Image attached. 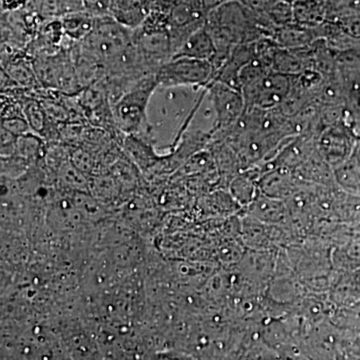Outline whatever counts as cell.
Returning a JSON list of instances; mask_svg holds the SVG:
<instances>
[{
	"label": "cell",
	"mask_w": 360,
	"mask_h": 360,
	"mask_svg": "<svg viewBox=\"0 0 360 360\" xmlns=\"http://www.w3.org/2000/svg\"><path fill=\"white\" fill-rule=\"evenodd\" d=\"M132 44L134 30L120 25L111 16L96 18L94 30L80 41L82 49L105 70Z\"/></svg>",
	"instance_id": "obj_3"
},
{
	"label": "cell",
	"mask_w": 360,
	"mask_h": 360,
	"mask_svg": "<svg viewBox=\"0 0 360 360\" xmlns=\"http://www.w3.org/2000/svg\"><path fill=\"white\" fill-rule=\"evenodd\" d=\"M283 200H274L260 193L257 198L248 205L250 212L257 215L258 219L269 220V221H278L283 219L285 207Z\"/></svg>",
	"instance_id": "obj_21"
},
{
	"label": "cell",
	"mask_w": 360,
	"mask_h": 360,
	"mask_svg": "<svg viewBox=\"0 0 360 360\" xmlns=\"http://www.w3.org/2000/svg\"><path fill=\"white\" fill-rule=\"evenodd\" d=\"M84 11L94 18L110 16L111 6L113 0H82Z\"/></svg>",
	"instance_id": "obj_24"
},
{
	"label": "cell",
	"mask_w": 360,
	"mask_h": 360,
	"mask_svg": "<svg viewBox=\"0 0 360 360\" xmlns=\"http://www.w3.org/2000/svg\"><path fill=\"white\" fill-rule=\"evenodd\" d=\"M1 127L11 132L14 136L20 137L21 135L30 134L32 131L27 120L25 117H13L8 120H1Z\"/></svg>",
	"instance_id": "obj_25"
},
{
	"label": "cell",
	"mask_w": 360,
	"mask_h": 360,
	"mask_svg": "<svg viewBox=\"0 0 360 360\" xmlns=\"http://www.w3.org/2000/svg\"><path fill=\"white\" fill-rule=\"evenodd\" d=\"M37 11L44 21L61 20L84 11L82 0H37Z\"/></svg>",
	"instance_id": "obj_18"
},
{
	"label": "cell",
	"mask_w": 360,
	"mask_h": 360,
	"mask_svg": "<svg viewBox=\"0 0 360 360\" xmlns=\"http://www.w3.org/2000/svg\"><path fill=\"white\" fill-rule=\"evenodd\" d=\"M150 360H195L189 355L180 354V352H158L150 357Z\"/></svg>",
	"instance_id": "obj_28"
},
{
	"label": "cell",
	"mask_w": 360,
	"mask_h": 360,
	"mask_svg": "<svg viewBox=\"0 0 360 360\" xmlns=\"http://www.w3.org/2000/svg\"><path fill=\"white\" fill-rule=\"evenodd\" d=\"M293 77L270 70L264 77L243 86L245 110H270L279 108L292 89Z\"/></svg>",
	"instance_id": "obj_5"
},
{
	"label": "cell",
	"mask_w": 360,
	"mask_h": 360,
	"mask_svg": "<svg viewBox=\"0 0 360 360\" xmlns=\"http://www.w3.org/2000/svg\"><path fill=\"white\" fill-rule=\"evenodd\" d=\"M200 1L205 13H208L213 9L217 8V7L224 6V4H229L231 1H236V0H200Z\"/></svg>",
	"instance_id": "obj_29"
},
{
	"label": "cell",
	"mask_w": 360,
	"mask_h": 360,
	"mask_svg": "<svg viewBox=\"0 0 360 360\" xmlns=\"http://www.w3.org/2000/svg\"><path fill=\"white\" fill-rule=\"evenodd\" d=\"M215 53L217 51H215L213 40L210 33L206 32L205 27H203L193 33L172 58L200 59V60H207L210 63L214 58Z\"/></svg>",
	"instance_id": "obj_16"
},
{
	"label": "cell",
	"mask_w": 360,
	"mask_h": 360,
	"mask_svg": "<svg viewBox=\"0 0 360 360\" xmlns=\"http://www.w3.org/2000/svg\"><path fill=\"white\" fill-rule=\"evenodd\" d=\"M30 0H1V13L22 11Z\"/></svg>",
	"instance_id": "obj_27"
},
{
	"label": "cell",
	"mask_w": 360,
	"mask_h": 360,
	"mask_svg": "<svg viewBox=\"0 0 360 360\" xmlns=\"http://www.w3.org/2000/svg\"><path fill=\"white\" fill-rule=\"evenodd\" d=\"M314 59L311 45L300 49L279 47L271 66L272 70L291 77H295L309 70H314Z\"/></svg>",
	"instance_id": "obj_11"
},
{
	"label": "cell",
	"mask_w": 360,
	"mask_h": 360,
	"mask_svg": "<svg viewBox=\"0 0 360 360\" xmlns=\"http://www.w3.org/2000/svg\"><path fill=\"white\" fill-rule=\"evenodd\" d=\"M253 13L264 15L276 0H238Z\"/></svg>",
	"instance_id": "obj_26"
},
{
	"label": "cell",
	"mask_w": 360,
	"mask_h": 360,
	"mask_svg": "<svg viewBox=\"0 0 360 360\" xmlns=\"http://www.w3.org/2000/svg\"><path fill=\"white\" fill-rule=\"evenodd\" d=\"M260 16L266 18L276 28L283 27V26L295 23L292 4L283 1V0H276L269 7V11L264 15Z\"/></svg>",
	"instance_id": "obj_23"
},
{
	"label": "cell",
	"mask_w": 360,
	"mask_h": 360,
	"mask_svg": "<svg viewBox=\"0 0 360 360\" xmlns=\"http://www.w3.org/2000/svg\"><path fill=\"white\" fill-rule=\"evenodd\" d=\"M316 148L319 155L330 167H336L347 155V135L338 125H331L322 130L316 137Z\"/></svg>",
	"instance_id": "obj_12"
},
{
	"label": "cell",
	"mask_w": 360,
	"mask_h": 360,
	"mask_svg": "<svg viewBox=\"0 0 360 360\" xmlns=\"http://www.w3.org/2000/svg\"><path fill=\"white\" fill-rule=\"evenodd\" d=\"M292 7L296 25L315 28L328 21L329 6L326 0H296Z\"/></svg>",
	"instance_id": "obj_14"
},
{
	"label": "cell",
	"mask_w": 360,
	"mask_h": 360,
	"mask_svg": "<svg viewBox=\"0 0 360 360\" xmlns=\"http://www.w3.org/2000/svg\"><path fill=\"white\" fill-rule=\"evenodd\" d=\"M158 87L156 75L143 78L112 104L113 117L120 131L125 135H139L153 142L148 110Z\"/></svg>",
	"instance_id": "obj_2"
},
{
	"label": "cell",
	"mask_w": 360,
	"mask_h": 360,
	"mask_svg": "<svg viewBox=\"0 0 360 360\" xmlns=\"http://www.w3.org/2000/svg\"><path fill=\"white\" fill-rule=\"evenodd\" d=\"M272 39L281 49H300L310 46L319 39L317 27L310 28L296 23L276 28Z\"/></svg>",
	"instance_id": "obj_15"
},
{
	"label": "cell",
	"mask_w": 360,
	"mask_h": 360,
	"mask_svg": "<svg viewBox=\"0 0 360 360\" xmlns=\"http://www.w3.org/2000/svg\"><path fill=\"white\" fill-rule=\"evenodd\" d=\"M283 1L288 2V4H292L293 2L296 1V0H283Z\"/></svg>",
	"instance_id": "obj_31"
},
{
	"label": "cell",
	"mask_w": 360,
	"mask_h": 360,
	"mask_svg": "<svg viewBox=\"0 0 360 360\" xmlns=\"http://www.w3.org/2000/svg\"><path fill=\"white\" fill-rule=\"evenodd\" d=\"M47 143L41 136L30 132L18 137L15 155L30 162V165H37L40 160H44Z\"/></svg>",
	"instance_id": "obj_19"
},
{
	"label": "cell",
	"mask_w": 360,
	"mask_h": 360,
	"mask_svg": "<svg viewBox=\"0 0 360 360\" xmlns=\"http://www.w3.org/2000/svg\"><path fill=\"white\" fill-rule=\"evenodd\" d=\"M206 87L217 115L214 134L227 131L238 122L245 111L243 94L221 82H212Z\"/></svg>",
	"instance_id": "obj_7"
},
{
	"label": "cell",
	"mask_w": 360,
	"mask_h": 360,
	"mask_svg": "<svg viewBox=\"0 0 360 360\" xmlns=\"http://www.w3.org/2000/svg\"><path fill=\"white\" fill-rule=\"evenodd\" d=\"M262 172L259 167H251L236 175L229 184V193L239 205H250L260 193L259 179Z\"/></svg>",
	"instance_id": "obj_13"
},
{
	"label": "cell",
	"mask_w": 360,
	"mask_h": 360,
	"mask_svg": "<svg viewBox=\"0 0 360 360\" xmlns=\"http://www.w3.org/2000/svg\"><path fill=\"white\" fill-rule=\"evenodd\" d=\"M122 148L125 156L144 174L153 169L162 156L156 153L153 141L139 135H125Z\"/></svg>",
	"instance_id": "obj_10"
},
{
	"label": "cell",
	"mask_w": 360,
	"mask_h": 360,
	"mask_svg": "<svg viewBox=\"0 0 360 360\" xmlns=\"http://www.w3.org/2000/svg\"><path fill=\"white\" fill-rule=\"evenodd\" d=\"M155 4L156 0H113L110 16L125 27L135 30L148 20Z\"/></svg>",
	"instance_id": "obj_9"
},
{
	"label": "cell",
	"mask_w": 360,
	"mask_h": 360,
	"mask_svg": "<svg viewBox=\"0 0 360 360\" xmlns=\"http://www.w3.org/2000/svg\"><path fill=\"white\" fill-rule=\"evenodd\" d=\"M189 1H193V0H156V4L167 7V8H172V7Z\"/></svg>",
	"instance_id": "obj_30"
},
{
	"label": "cell",
	"mask_w": 360,
	"mask_h": 360,
	"mask_svg": "<svg viewBox=\"0 0 360 360\" xmlns=\"http://www.w3.org/2000/svg\"><path fill=\"white\" fill-rule=\"evenodd\" d=\"M205 27L217 51L210 61L212 77L226 63L236 45L253 44L264 37L272 39L276 30L266 18L253 13L238 0L208 13Z\"/></svg>",
	"instance_id": "obj_1"
},
{
	"label": "cell",
	"mask_w": 360,
	"mask_h": 360,
	"mask_svg": "<svg viewBox=\"0 0 360 360\" xmlns=\"http://www.w3.org/2000/svg\"><path fill=\"white\" fill-rule=\"evenodd\" d=\"M213 68L207 60L187 58H172L156 75L158 87H206L212 82Z\"/></svg>",
	"instance_id": "obj_4"
},
{
	"label": "cell",
	"mask_w": 360,
	"mask_h": 360,
	"mask_svg": "<svg viewBox=\"0 0 360 360\" xmlns=\"http://www.w3.org/2000/svg\"><path fill=\"white\" fill-rule=\"evenodd\" d=\"M304 184L295 172L285 168H274L259 179L260 193L274 200H285L298 193Z\"/></svg>",
	"instance_id": "obj_8"
},
{
	"label": "cell",
	"mask_w": 360,
	"mask_h": 360,
	"mask_svg": "<svg viewBox=\"0 0 360 360\" xmlns=\"http://www.w3.org/2000/svg\"><path fill=\"white\" fill-rule=\"evenodd\" d=\"M1 68L22 89H37L41 87L33 68L32 58L27 54L14 58Z\"/></svg>",
	"instance_id": "obj_17"
},
{
	"label": "cell",
	"mask_w": 360,
	"mask_h": 360,
	"mask_svg": "<svg viewBox=\"0 0 360 360\" xmlns=\"http://www.w3.org/2000/svg\"><path fill=\"white\" fill-rule=\"evenodd\" d=\"M206 15L200 0L172 7L168 14V32L174 56L193 33L205 27Z\"/></svg>",
	"instance_id": "obj_6"
},
{
	"label": "cell",
	"mask_w": 360,
	"mask_h": 360,
	"mask_svg": "<svg viewBox=\"0 0 360 360\" xmlns=\"http://www.w3.org/2000/svg\"><path fill=\"white\" fill-rule=\"evenodd\" d=\"M63 32L66 37L73 41H82L94 30L96 18L82 11V13L70 14L61 18Z\"/></svg>",
	"instance_id": "obj_20"
},
{
	"label": "cell",
	"mask_w": 360,
	"mask_h": 360,
	"mask_svg": "<svg viewBox=\"0 0 360 360\" xmlns=\"http://www.w3.org/2000/svg\"><path fill=\"white\" fill-rule=\"evenodd\" d=\"M23 116L27 120L32 131L42 137L49 123L44 106L39 99L27 97L21 103Z\"/></svg>",
	"instance_id": "obj_22"
}]
</instances>
